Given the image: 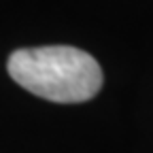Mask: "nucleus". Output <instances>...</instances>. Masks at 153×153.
<instances>
[{
  "label": "nucleus",
  "mask_w": 153,
  "mask_h": 153,
  "mask_svg": "<svg viewBox=\"0 0 153 153\" xmlns=\"http://www.w3.org/2000/svg\"><path fill=\"white\" fill-rule=\"evenodd\" d=\"M7 70L30 94L60 104L87 102L102 87L100 64L87 51L68 45L17 49Z\"/></svg>",
  "instance_id": "1"
}]
</instances>
